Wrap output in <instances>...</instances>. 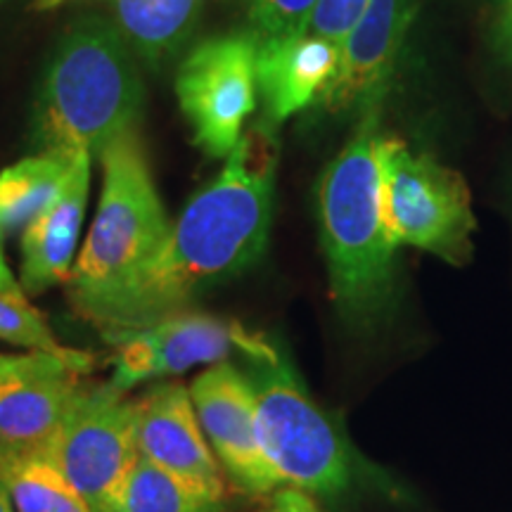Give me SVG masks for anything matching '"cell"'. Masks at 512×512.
<instances>
[{
  "label": "cell",
  "instance_id": "1",
  "mask_svg": "<svg viewBox=\"0 0 512 512\" xmlns=\"http://www.w3.org/2000/svg\"><path fill=\"white\" fill-rule=\"evenodd\" d=\"M275 131L254 126L226 157V166L185 204L162 249L121 299L102 330L143 328L188 309L197 294L245 273L266 252L273 223Z\"/></svg>",
  "mask_w": 512,
  "mask_h": 512
},
{
  "label": "cell",
  "instance_id": "2",
  "mask_svg": "<svg viewBox=\"0 0 512 512\" xmlns=\"http://www.w3.org/2000/svg\"><path fill=\"white\" fill-rule=\"evenodd\" d=\"M380 114L382 107L358 114L354 133L325 166L316 188L332 302L358 335L380 330L399 306V245L382 214Z\"/></svg>",
  "mask_w": 512,
  "mask_h": 512
},
{
  "label": "cell",
  "instance_id": "3",
  "mask_svg": "<svg viewBox=\"0 0 512 512\" xmlns=\"http://www.w3.org/2000/svg\"><path fill=\"white\" fill-rule=\"evenodd\" d=\"M143 79L117 27L98 17L76 22L50 57L34 110V138L43 155L95 157L136 128Z\"/></svg>",
  "mask_w": 512,
  "mask_h": 512
},
{
  "label": "cell",
  "instance_id": "4",
  "mask_svg": "<svg viewBox=\"0 0 512 512\" xmlns=\"http://www.w3.org/2000/svg\"><path fill=\"white\" fill-rule=\"evenodd\" d=\"M100 159L98 211L67 280L72 309L95 328L107 325L171 228L136 128L114 138Z\"/></svg>",
  "mask_w": 512,
  "mask_h": 512
},
{
  "label": "cell",
  "instance_id": "5",
  "mask_svg": "<svg viewBox=\"0 0 512 512\" xmlns=\"http://www.w3.org/2000/svg\"><path fill=\"white\" fill-rule=\"evenodd\" d=\"M242 361V373L254 389L261 444L283 484L311 496L344 498L382 482L377 467L351 444L342 422L318 406L283 351L271 344Z\"/></svg>",
  "mask_w": 512,
  "mask_h": 512
},
{
  "label": "cell",
  "instance_id": "6",
  "mask_svg": "<svg viewBox=\"0 0 512 512\" xmlns=\"http://www.w3.org/2000/svg\"><path fill=\"white\" fill-rule=\"evenodd\" d=\"M382 214L396 245L430 252L451 266L472 259L477 230L465 178L399 138H380Z\"/></svg>",
  "mask_w": 512,
  "mask_h": 512
},
{
  "label": "cell",
  "instance_id": "7",
  "mask_svg": "<svg viewBox=\"0 0 512 512\" xmlns=\"http://www.w3.org/2000/svg\"><path fill=\"white\" fill-rule=\"evenodd\" d=\"M46 456L93 512H107L126 472L138 460L136 399L112 382L79 384Z\"/></svg>",
  "mask_w": 512,
  "mask_h": 512
},
{
  "label": "cell",
  "instance_id": "8",
  "mask_svg": "<svg viewBox=\"0 0 512 512\" xmlns=\"http://www.w3.org/2000/svg\"><path fill=\"white\" fill-rule=\"evenodd\" d=\"M114 347L112 384L131 392L140 384L171 380L197 366H216L233 354L254 356L271 347L230 318L200 311H176L143 328L102 330Z\"/></svg>",
  "mask_w": 512,
  "mask_h": 512
},
{
  "label": "cell",
  "instance_id": "9",
  "mask_svg": "<svg viewBox=\"0 0 512 512\" xmlns=\"http://www.w3.org/2000/svg\"><path fill=\"white\" fill-rule=\"evenodd\" d=\"M176 95L197 147L228 157L256 107V38L247 31L200 43L178 69Z\"/></svg>",
  "mask_w": 512,
  "mask_h": 512
},
{
  "label": "cell",
  "instance_id": "10",
  "mask_svg": "<svg viewBox=\"0 0 512 512\" xmlns=\"http://www.w3.org/2000/svg\"><path fill=\"white\" fill-rule=\"evenodd\" d=\"M192 406L223 475L240 491L271 496L283 486L259 437L254 389L235 363L209 366L190 384Z\"/></svg>",
  "mask_w": 512,
  "mask_h": 512
},
{
  "label": "cell",
  "instance_id": "11",
  "mask_svg": "<svg viewBox=\"0 0 512 512\" xmlns=\"http://www.w3.org/2000/svg\"><path fill=\"white\" fill-rule=\"evenodd\" d=\"M418 12V0H368L361 22L339 48L335 74L318 95L325 112L382 107Z\"/></svg>",
  "mask_w": 512,
  "mask_h": 512
},
{
  "label": "cell",
  "instance_id": "12",
  "mask_svg": "<svg viewBox=\"0 0 512 512\" xmlns=\"http://www.w3.org/2000/svg\"><path fill=\"white\" fill-rule=\"evenodd\" d=\"M138 453L181 479L195 494L223 505V470L204 437L190 389L181 382H155L136 399Z\"/></svg>",
  "mask_w": 512,
  "mask_h": 512
},
{
  "label": "cell",
  "instance_id": "13",
  "mask_svg": "<svg viewBox=\"0 0 512 512\" xmlns=\"http://www.w3.org/2000/svg\"><path fill=\"white\" fill-rule=\"evenodd\" d=\"M95 356L83 354L53 366L24 370L0 380V444L24 451H46L60 432L83 375Z\"/></svg>",
  "mask_w": 512,
  "mask_h": 512
},
{
  "label": "cell",
  "instance_id": "14",
  "mask_svg": "<svg viewBox=\"0 0 512 512\" xmlns=\"http://www.w3.org/2000/svg\"><path fill=\"white\" fill-rule=\"evenodd\" d=\"M91 162L88 152L76 155L62 195L22 230L19 285L27 294H41L72 278L91 188Z\"/></svg>",
  "mask_w": 512,
  "mask_h": 512
},
{
  "label": "cell",
  "instance_id": "15",
  "mask_svg": "<svg viewBox=\"0 0 512 512\" xmlns=\"http://www.w3.org/2000/svg\"><path fill=\"white\" fill-rule=\"evenodd\" d=\"M337 62L335 43L311 34L256 43V93L264 102L261 124L275 131V126L318 100Z\"/></svg>",
  "mask_w": 512,
  "mask_h": 512
},
{
  "label": "cell",
  "instance_id": "16",
  "mask_svg": "<svg viewBox=\"0 0 512 512\" xmlns=\"http://www.w3.org/2000/svg\"><path fill=\"white\" fill-rule=\"evenodd\" d=\"M202 0H117V29L140 60H171L195 27Z\"/></svg>",
  "mask_w": 512,
  "mask_h": 512
},
{
  "label": "cell",
  "instance_id": "17",
  "mask_svg": "<svg viewBox=\"0 0 512 512\" xmlns=\"http://www.w3.org/2000/svg\"><path fill=\"white\" fill-rule=\"evenodd\" d=\"M74 157L38 155L0 171V238L22 233L62 195Z\"/></svg>",
  "mask_w": 512,
  "mask_h": 512
},
{
  "label": "cell",
  "instance_id": "18",
  "mask_svg": "<svg viewBox=\"0 0 512 512\" xmlns=\"http://www.w3.org/2000/svg\"><path fill=\"white\" fill-rule=\"evenodd\" d=\"M0 479L15 512H93L43 451L0 444Z\"/></svg>",
  "mask_w": 512,
  "mask_h": 512
},
{
  "label": "cell",
  "instance_id": "19",
  "mask_svg": "<svg viewBox=\"0 0 512 512\" xmlns=\"http://www.w3.org/2000/svg\"><path fill=\"white\" fill-rule=\"evenodd\" d=\"M221 508L223 505L195 494L152 460L138 456L107 512H221Z\"/></svg>",
  "mask_w": 512,
  "mask_h": 512
},
{
  "label": "cell",
  "instance_id": "20",
  "mask_svg": "<svg viewBox=\"0 0 512 512\" xmlns=\"http://www.w3.org/2000/svg\"><path fill=\"white\" fill-rule=\"evenodd\" d=\"M0 339L27 351L62 354L69 349L62 347L43 313L29 304L27 294L0 292Z\"/></svg>",
  "mask_w": 512,
  "mask_h": 512
},
{
  "label": "cell",
  "instance_id": "21",
  "mask_svg": "<svg viewBox=\"0 0 512 512\" xmlns=\"http://www.w3.org/2000/svg\"><path fill=\"white\" fill-rule=\"evenodd\" d=\"M316 0H249V34L256 43L302 36Z\"/></svg>",
  "mask_w": 512,
  "mask_h": 512
},
{
  "label": "cell",
  "instance_id": "22",
  "mask_svg": "<svg viewBox=\"0 0 512 512\" xmlns=\"http://www.w3.org/2000/svg\"><path fill=\"white\" fill-rule=\"evenodd\" d=\"M368 0H316L304 34L325 38L342 48L356 24L361 22Z\"/></svg>",
  "mask_w": 512,
  "mask_h": 512
},
{
  "label": "cell",
  "instance_id": "23",
  "mask_svg": "<svg viewBox=\"0 0 512 512\" xmlns=\"http://www.w3.org/2000/svg\"><path fill=\"white\" fill-rule=\"evenodd\" d=\"M83 351L67 349L62 354H53V351H27V354H0V380L8 375L24 373V370L46 368L53 366L57 361H69V358H79Z\"/></svg>",
  "mask_w": 512,
  "mask_h": 512
},
{
  "label": "cell",
  "instance_id": "24",
  "mask_svg": "<svg viewBox=\"0 0 512 512\" xmlns=\"http://www.w3.org/2000/svg\"><path fill=\"white\" fill-rule=\"evenodd\" d=\"M259 512H320V508L309 491L283 484L280 489L273 491L268 503Z\"/></svg>",
  "mask_w": 512,
  "mask_h": 512
},
{
  "label": "cell",
  "instance_id": "25",
  "mask_svg": "<svg viewBox=\"0 0 512 512\" xmlns=\"http://www.w3.org/2000/svg\"><path fill=\"white\" fill-rule=\"evenodd\" d=\"M498 8V31L505 53L512 57V0H496Z\"/></svg>",
  "mask_w": 512,
  "mask_h": 512
},
{
  "label": "cell",
  "instance_id": "26",
  "mask_svg": "<svg viewBox=\"0 0 512 512\" xmlns=\"http://www.w3.org/2000/svg\"><path fill=\"white\" fill-rule=\"evenodd\" d=\"M0 292H5V294H27L22 290V285H19L15 273L10 271L8 261H5L3 238H0Z\"/></svg>",
  "mask_w": 512,
  "mask_h": 512
},
{
  "label": "cell",
  "instance_id": "27",
  "mask_svg": "<svg viewBox=\"0 0 512 512\" xmlns=\"http://www.w3.org/2000/svg\"><path fill=\"white\" fill-rule=\"evenodd\" d=\"M0 512H15V505L10 501L8 489H5L3 479H0Z\"/></svg>",
  "mask_w": 512,
  "mask_h": 512
},
{
  "label": "cell",
  "instance_id": "28",
  "mask_svg": "<svg viewBox=\"0 0 512 512\" xmlns=\"http://www.w3.org/2000/svg\"><path fill=\"white\" fill-rule=\"evenodd\" d=\"M60 3H62V0H36V8L38 10H53Z\"/></svg>",
  "mask_w": 512,
  "mask_h": 512
}]
</instances>
